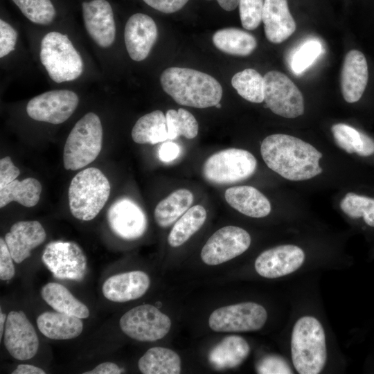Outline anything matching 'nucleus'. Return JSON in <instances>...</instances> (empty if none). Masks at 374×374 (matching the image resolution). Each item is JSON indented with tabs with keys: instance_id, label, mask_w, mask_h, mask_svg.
I'll use <instances>...</instances> for the list:
<instances>
[{
	"instance_id": "1",
	"label": "nucleus",
	"mask_w": 374,
	"mask_h": 374,
	"mask_svg": "<svg viewBox=\"0 0 374 374\" xmlns=\"http://www.w3.org/2000/svg\"><path fill=\"white\" fill-rule=\"evenodd\" d=\"M260 153L266 165L290 181L310 179L322 172V153L311 144L293 136L275 134L264 139Z\"/></svg>"
},
{
	"instance_id": "2",
	"label": "nucleus",
	"mask_w": 374,
	"mask_h": 374,
	"mask_svg": "<svg viewBox=\"0 0 374 374\" xmlns=\"http://www.w3.org/2000/svg\"><path fill=\"white\" fill-rule=\"evenodd\" d=\"M160 82L163 91L184 106L207 108L215 106L222 96V87L215 78L193 69L168 68Z\"/></svg>"
},
{
	"instance_id": "3",
	"label": "nucleus",
	"mask_w": 374,
	"mask_h": 374,
	"mask_svg": "<svg viewBox=\"0 0 374 374\" xmlns=\"http://www.w3.org/2000/svg\"><path fill=\"white\" fill-rule=\"evenodd\" d=\"M292 359L300 374H318L327 359L326 335L315 317L304 316L295 323L291 339Z\"/></svg>"
},
{
	"instance_id": "4",
	"label": "nucleus",
	"mask_w": 374,
	"mask_h": 374,
	"mask_svg": "<svg viewBox=\"0 0 374 374\" xmlns=\"http://www.w3.org/2000/svg\"><path fill=\"white\" fill-rule=\"evenodd\" d=\"M110 190L109 180L99 169L91 167L80 171L69 187L71 214L80 220H93L106 204Z\"/></svg>"
},
{
	"instance_id": "5",
	"label": "nucleus",
	"mask_w": 374,
	"mask_h": 374,
	"mask_svg": "<svg viewBox=\"0 0 374 374\" xmlns=\"http://www.w3.org/2000/svg\"><path fill=\"white\" fill-rule=\"evenodd\" d=\"M103 127L99 116L89 112L71 130L63 151L66 170H77L93 162L101 151Z\"/></svg>"
},
{
	"instance_id": "6",
	"label": "nucleus",
	"mask_w": 374,
	"mask_h": 374,
	"mask_svg": "<svg viewBox=\"0 0 374 374\" xmlns=\"http://www.w3.org/2000/svg\"><path fill=\"white\" fill-rule=\"evenodd\" d=\"M39 57L56 83L74 80L82 73V59L67 35L57 31L47 33L41 42Z\"/></svg>"
},
{
	"instance_id": "7",
	"label": "nucleus",
	"mask_w": 374,
	"mask_h": 374,
	"mask_svg": "<svg viewBox=\"0 0 374 374\" xmlns=\"http://www.w3.org/2000/svg\"><path fill=\"white\" fill-rule=\"evenodd\" d=\"M257 161L249 151L229 148L213 154L202 167L204 178L216 185L240 182L256 171Z\"/></svg>"
},
{
	"instance_id": "8",
	"label": "nucleus",
	"mask_w": 374,
	"mask_h": 374,
	"mask_svg": "<svg viewBox=\"0 0 374 374\" xmlns=\"http://www.w3.org/2000/svg\"><path fill=\"white\" fill-rule=\"evenodd\" d=\"M263 78L264 101L273 113L287 118H294L303 114V95L286 75L270 71Z\"/></svg>"
},
{
	"instance_id": "9",
	"label": "nucleus",
	"mask_w": 374,
	"mask_h": 374,
	"mask_svg": "<svg viewBox=\"0 0 374 374\" xmlns=\"http://www.w3.org/2000/svg\"><path fill=\"white\" fill-rule=\"evenodd\" d=\"M121 330L139 341H154L170 331L171 320L155 306L143 304L125 312L119 321Z\"/></svg>"
},
{
	"instance_id": "10",
	"label": "nucleus",
	"mask_w": 374,
	"mask_h": 374,
	"mask_svg": "<svg viewBox=\"0 0 374 374\" xmlns=\"http://www.w3.org/2000/svg\"><path fill=\"white\" fill-rule=\"evenodd\" d=\"M267 319L266 310L253 302H244L215 310L208 325L215 332H238L258 330Z\"/></svg>"
},
{
	"instance_id": "11",
	"label": "nucleus",
	"mask_w": 374,
	"mask_h": 374,
	"mask_svg": "<svg viewBox=\"0 0 374 374\" xmlns=\"http://www.w3.org/2000/svg\"><path fill=\"white\" fill-rule=\"evenodd\" d=\"M42 260L53 276L58 279L80 281L87 272V258L75 242H50L42 252Z\"/></svg>"
},
{
	"instance_id": "12",
	"label": "nucleus",
	"mask_w": 374,
	"mask_h": 374,
	"mask_svg": "<svg viewBox=\"0 0 374 374\" xmlns=\"http://www.w3.org/2000/svg\"><path fill=\"white\" fill-rule=\"evenodd\" d=\"M78 103V96L74 91L53 90L30 99L26 109L33 120L57 125L69 118Z\"/></svg>"
},
{
	"instance_id": "13",
	"label": "nucleus",
	"mask_w": 374,
	"mask_h": 374,
	"mask_svg": "<svg viewBox=\"0 0 374 374\" xmlns=\"http://www.w3.org/2000/svg\"><path fill=\"white\" fill-rule=\"evenodd\" d=\"M251 241L250 235L244 229L235 226H224L206 241L201 251V258L208 265L222 264L246 251Z\"/></svg>"
},
{
	"instance_id": "14",
	"label": "nucleus",
	"mask_w": 374,
	"mask_h": 374,
	"mask_svg": "<svg viewBox=\"0 0 374 374\" xmlns=\"http://www.w3.org/2000/svg\"><path fill=\"white\" fill-rule=\"evenodd\" d=\"M3 343L11 356L18 360H27L37 354V335L22 311H11L7 315Z\"/></svg>"
},
{
	"instance_id": "15",
	"label": "nucleus",
	"mask_w": 374,
	"mask_h": 374,
	"mask_svg": "<svg viewBox=\"0 0 374 374\" xmlns=\"http://www.w3.org/2000/svg\"><path fill=\"white\" fill-rule=\"evenodd\" d=\"M109 228L118 237L136 240L145 233L148 219L143 210L133 199L121 197L116 199L107 212Z\"/></svg>"
},
{
	"instance_id": "16",
	"label": "nucleus",
	"mask_w": 374,
	"mask_h": 374,
	"mask_svg": "<svg viewBox=\"0 0 374 374\" xmlns=\"http://www.w3.org/2000/svg\"><path fill=\"white\" fill-rule=\"evenodd\" d=\"M305 260L302 249L293 244H283L267 249L255 261V269L262 277L276 278L297 270Z\"/></svg>"
},
{
	"instance_id": "17",
	"label": "nucleus",
	"mask_w": 374,
	"mask_h": 374,
	"mask_svg": "<svg viewBox=\"0 0 374 374\" xmlns=\"http://www.w3.org/2000/svg\"><path fill=\"white\" fill-rule=\"evenodd\" d=\"M85 28L97 45L108 48L116 37V25L110 3L106 0H91L82 3Z\"/></svg>"
},
{
	"instance_id": "18",
	"label": "nucleus",
	"mask_w": 374,
	"mask_h": 374,
	"mask_svg": "<svg viewBox=\"0 0 374 374\" xmlns=\"http://www.w3.org/2000/svg\"><path fill=\"white\" fill-rule=\"evenodd\" d=\"M157 36V27L152 17L143 13L132 15L124 30L125 44L130 58L136 62L145 60Z\"/></svg>"
},
{
	"instance_id": "19",
	"label": "nucleus",
	"mask_w": 374,
	"mask_h": 374,
	"mask_svg": "<svg viewBox=\"0 0 374 374\" xmlns=\"http://www.w3.org/2000/svg\"><path fill=\"white\" fill-rule=\"evenodd\" d=\"M46 238L42 225L36 220L15 223L4 240L16 263H21L30 256L31 251L42 244Z\"/></svg>"
},
{
	"instance_id": "20",
	"label": "nucleus",
	"mask_w": 374,
	"mask_h": 374,
	"mask_svg": "<svg viewBox=\"0 0 374 374\" xmlns=\"http://www.w3.org/2000/svg\"><path fill=\"white\" fill-rule=\"evenodd\" d=\"M368 80V64L364 55L358 50L348 51L341 73V89L344 100L349 103L362 96Z\"/></svg>"
},
{
	"instance_id": "21",
	"label": "nucleus",
	"mask_w": 374,
	"mask_h": 374,
	"mask_svg": "<svg viewBox=\"0 0 374 374\" xmlns=\"http://www.w3.org/2000/svg\"><path fill=\"white\" fill-rule=\"evenodd\" d=\"M150 285V280L147 274L132 271L108 278L103 285L102 292L107 299L123 303L141 297Z\"/></svg>"
},
{
	"instance_id": "22",
	"label": "nucleus",
	"mask_w": 374,
	"mask_h": 374,
	"mask_svg": "<svg viewBox=\"0 0 374 374\" xmlns=\"http://www.w3.org/2000/svg\"><path fill=\"white\" fill-rule=\"evenodd\" d=\"M262 21L267 39L274 44L286 40L296 27L287 0H264Z\"/></svg>"
},
{
	"instance_id": "23",
	"label": "nucleus",
	"mask_w": 374,
	"mask_h": 374,
	"mask_svg": "<svg viewBox=\"0 0 374 374\" xmlns=\"http://www.w3.org/2000/svg\"><path fill=\"white\" fill-rule=\"evenodd\" d=\"M224 197L232 208L249 217H264L271 212L269 199L251 186L229 188L225 191Z\"/></svg>"
},
{
	"instance_id": "24",
	"label": "nucleus",
	"mask_w": 374,
	"mask_h": 374,
	"mask_svg": "<svg viewBox=\"0 0 374 374\" xmlns=\"http://www.w3.org/2000/svg\"><path fill=\"white\" fill-rule=\"evenodd\" d=\"M37 325L45 337L55 340L75 338L83 330L80 318L60 312L42 313L37 319Z\"/></svg>"
},
{
	"instance_id": "25",
	"label": "nucleus",
	"mask_w": 374,
	"mask_h": 374,
	"mask_svg": "<svg viewBox=\"0 0 374 374\" xmlns=\"http://www.w3.org/2000/svg\"><path fill=\"white\" fill-rule=\"evenodd\" d=\"M250 347L242 337L231 335L222 339L209 353L208 361L216 370L233 368L248 357Z\"/></svg>"
},
{
	"instance_id": "26",
	"label": "nucleus",
	"mask_w": 374,
	"mask_h": 374,
	"mask_svg": "<svg viewBox=\"0 0 374 374\" xmlns=\"http://www.w3.org/2000/svg\"><path fill=\"white\" fill-rule=\"evenodd\" d=\"M45 302L57 312L73 315L80 319L89 316L88 308L77 299L69 290L61 284L48 283L41 290Z\"/></svg>"
},
{
	"instance_id": "27",
	"label": "nucleus",
	"mask_w": 374,
	"mask_h": 374,
	"mask_svg": "<svg viewBox=\"0 0 374 374\" xmlns=\"http://www.w3.org/2000/svg\"><path fill=\"white\" fill-rule=\"evenodd\" d=\"M213 42L220 51L236 56H247L257 46L255 37L247 31L233 27L217 30Z\"/></svg>"
},
{
	"instance_id": "28",
	"label": "nucleus",
	"mask_w": 374,
	"mask_h": 374,
	"mask_svg": "<svg viewBox=\"0 0 374 374\" xmlns=\"http://www.w3.org/2000/svg\"><path fill=\"white\" fill-rule=\"evenodd\" d=\"M133 141L139 144H157L168 139L166 115L154 110L141 116L136 122L132 132Z\"/></svg>"
},
{
	"instance_id": "29",
	"label": "nucleus",
	"mask_w": 374,
	"mask_h": 374,
	"mask_svg": "<svg viewBox=\"0 0 374 374\" xmlns=\"http://www.w3.org/2000/svg\"><path fill=\"white\" fill-rule=\"evenodd\" d=\"M193 202V193L180 188L160 201L155 207L154 215L157 224L162 228L170 226L184 214Z\"/></svg>"
},
{
	"instance_id": "30",
	"label": "nucleus",
	"mask_w": 374,
	"mask_h": 374,
	"mask_svg": "<svg viewBox=\"0 0 374 374\" xmlns=\"http://www.w3.org/2000/svg\"><path fill=\"white\" fill-rule=\"evenodd\" d=\"M138 366L143 374H179L181 370L179 355L163 347L148 350L139 359Z\"/></svg>"
},
{
	"instance_id": "31",
	"label": "nucleus",
	"mask_w": 374,
	"mask_h": 374,
	"mask_svg": "<svg viewBox=\"0 0 374 374\" xmlns=\"http://www.w3.org/2000/svg\"><path fill=\"white\" fill-rule=\"evenodd\" d=\"M40 182L32 177L21 181L14 180L2 189H0V208L12 202H17L26 207L35 206L42 193Z\"/></svg>"
},
{
	"instance_id": "32",
	"label": "nucleus",
	"mask_w": 374,
	"mask_h": 374,
	"mask_svg": "<svg viewBox=\"0 0 374 374\" xmlns=\"http://www.w3.org/2000/svg\"><path fill=\"white\" fill-rule=\"evenodd\" d=\"M206 216V211L202 206L190 208L172 228L168 237L170 246L178 247L185 243L203 226Z\"/></svg>"
},
{
	"instance_id": "33",
	"label": "nucleus",
	"mask_w": 374,
	"mask_h": 374,
	"mask_svg": "<svg viewBox=\"0 0 374 374\" xmlns=\"http://www.w3.org/2000/svg\"><path fill=\"white\" fill-rule=\"evenodd\" d=\"M231 84L241 97L251 103L264 100V78L255 69H246L236 73Z\"/></svg>"
},
{
	"instance_id": "34",
	"label": "nucleus",
	"mask_w": 374,
	"mask_h": 374,
	"mask_svg": "<svg viewBox=\"0 0 374 374\" xmlns=\"http://www.w3.org/2000/svg\"><path fill=\"white\" fill-rule=\"evenodd\" d=\"M168 139L173 140L183 136L194 139L198 134V123L188 111L180 108L177 111L169 109L166 114Z\"/></svg>"
},
{
	"instance_id": "35",
	"label": "nucleus",
	"mask_w": 374,
	"mask_h": 374,
	"mask_svg": "<svg viewBox=\"0 0 374 374\" xmlns=\"http://www.w3.org/2000/svg\"><path fill=\"white\" fill-rule=\"evenodd\" d=\"M340 208L350 217H362L368 226L374 227V198L348 193L341 199Z\"/></svg>"
},
{
	"instance_id": "36",
	"label": "nucleus",
	"mask_w": 374,
	"mask_h": 374,
	"mask_svg": "<svg viewBox=\"0 0 374 374\" xmlns=\"http://www.w3.org/2000/svg\"><path fill=\"white\" fill-rule=\"evenodd\" d=\"M22 14L37 24L48 25L55 17V9L51 0H12Z\"/></svg>"
},
{
	"instance_id": "37",
	"label": "nucleus",
	"mask_w": 374,
	"mask_h": 374,
	"mask_svg": "<svg viewBox=\"0 0 374 374\" xmlns=\"http://www.w3.org/2000/svg\"><path fill=\"white\" fill-rule=\"evenodd\" d=\"M331 131L337 145L349 154H359L363 148L362 132L345 123H337Z\"/></svg>"
},
{
	"instance_id": "38",
	"label": "nucleus",
	"mask_w": 374,
	"mask_h": 374,
	"mask_svg": "<svg viewBox=\"0 0 374 374\" xmlns=\"http://www.w3.org/2000/svg\"><path fill=\"white\" fill-rule=\"evenodd\" d=\"M322 51L321 44L315 39L306 41L292 55L291 66L296 74H301L310 66Z\"/></svg>"
},
{
	"instance_id": "39",
	"label": "nucleus",
	"mask_w": 374,
	"mask_h": 374,
	"mask_svg": "<svg viewBox=\"0 0 374 374\" xmlns=\"http://www.w3.org/2000/svg\"><path fill=\"white\" fill-rule=\"evenodd\" d=\"M239 12L244 28L256 29L262 21L263 0H239Z\"/></svg>"
},
{
	"instance_id": "40",
	"label": "nucleus",
	"mask_w": 374,
	"mask_h": 374,
	"mask_svg": "<svg viewBox=\"0 0 374 374\" xmlns=\"http://www.w3.org/2000/svg\"><path fill=\"white\" fill-rule=\"evenodd\" d=\"M258 373L289 374L292 371L287 362L281 357L269 355L261 359L256 366Z\"/></svg>"
},
{
	"instance_id": "41",
	"label": "nucleus",
	"mask_w": 374,
	"mask_h": 374,
	"mask_svg": "<svg viewBox=\"0 0 374 374\" xmlns=\"http://www.w3.org/2000/svg\"><path fill=\"white\" fill-rule=\"evenodd\" d=\"M18 33L8 23L0 20V57L2 58L15 48Z\"/></svg>"
},
{
	"instance_id": "42",
	"label": "nucleus",
	"mask_w": 374,
	"mask_h": 374,
	"mask_svg": "<svg viewBox=\"0 0 374 374\" xmlns=\"http://www.w3.org/2000/svg\"><path fill=\"white\" fill-rule=\"evenodd\" d=\"M13 258L4 238H0V278L2 280L11 279L15 274Z\"/></svg>"
},
{
	"instance_id": "43",
	"label": "nucleus",
	"mask_w": 374,
	"mask_h": 374,
	"mask_svg": "<svg viewBox=\"0 0 374 374\" xmlns=\"http://www.w3.org/2000/svg\"><path fill=\"white\" fill-rule=\"evenodd\" d=\"M20 170L12 161L10 157L0 160V189L15 180L19 175Z\"/></svg>"
},
{
	"instance_id": "44",
	"label": "nucleus",
	"mask_w": 374,
	"mask_h": 374,
	"mask_svg": "<svg viewBox=\"0 0 374 374\" xmlns=\"http://www.w3.org/2000/svg\"><path fill=\"white\" fill-rule=\"evenodd\" d=\"M152 8L164 13H172L183 8L188 0H143Z\"/></svg>"
},
{
	"instance_id": "45",
	"label": "nucleus",
	"mask_w": 374,
	"mask_h": 374,
	"mask_svg": "<svg viewBox=\"0 0 374 374\" xmlns=\"http://www.w3.org/2000/svg\"><path fill=\"white\" fill-rule=\"evenodd\" d=\"M180 153L179 146L172 141L163 143L159 149V157L163 162L175 160Z\"/></svg>"
},
{
	"instance_id": "46",
	"label": "nucleus",
	"mask_w": 374,
	"mask_h": 374,
	"mask_svg": "<svg viewBox=\"0 0 374 374\" xmlns=\"http://www.w3.org/2000/svg\"><path fill=\"white\" fill-rule=\"evenodd\" d=\"M121 369L113 362H103L96 366L93 370L84 374H119Z\"/></svg>"
},
{
	"instance_id": "47",
	"label": "nucleus",
	"mask_w": 374,
	"mask_h": 374,
	"mask_svg": "<svg viewBox=\"0 0 374 374\" xmlns=\"http://www.w3.org/2000/svg\"><path fill=\"white\" fill-rule=\"evenodd\" d=\"M363 148L359 153L360 157H369L374 154V140L362 132Z\"/></svg>"
},
{
	"instance_id": "48",
	"label": "nucleus",
	"mask_w": 374,
	"mask_h": 374,
	"mask_svg": "<svg viewBox=\"0 0 374 374\" xmlns=\"http://www.w3.org/2000/svg\"><path fill=\"white\" fill-rule=\"evenodd\" d=\"M12 374H45L46 372L35 366L30 364H19L12 372Z\"/></svg>"
},
{
	"instance_id": "49",
	"label": "nucleus",
	"mask_w": 374,
	"mask_h": 374,
	"mask_svg": "<svg viewBox=\"0 0 374 374\" xmlns=\"http://www.w3.org/2000/svg\"><path fill=\"white\" fill-rule=\"evenodd\" d=\"M217 1L221 8L226 11L235 10L239 4V0H217Z\"/></svg>"
},
{
	"instance_id": "50",
	"label": "nucleus",
	"mask_w": 374,
	"mask_h": 374,
	"mask_svg": "<svg viewBox=\"0 0 374 374\" xmlns=\"http://www.w3.org/2000/svg\"><path fill=\"white\" fill-rule=\"evenodd\" d=\"M7 316L1 311L0 313V339L2 338L3 332L5 328Z\"/></svg>"
},
{
	"instance_id": "51",
	"label": "nucleus",
	"mask_w": 374,
	"mask_h": 374,
	"mask_svg": "<svg viewBox=\"0 0 374 374\" xmlns=\"http://www.w3.org/2000/svg\"><path fill=\"white\" fill-rule=\"evenodd\" d=\"M215 107H216L217 108H220L221 107V105L219 103H217Z\"/></svg>"
}]
</instances>
